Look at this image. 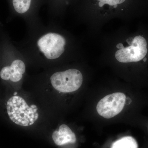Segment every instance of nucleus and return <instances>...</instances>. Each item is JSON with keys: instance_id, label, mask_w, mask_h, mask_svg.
I'll return each instance as SVG.
<instances>
[{"instance_id": "f257e3e1", "label": "nucleus", "mask_w": 148, "mask_h": 148, "mask_svg": "<svg viewBox=\"0 0 148 148\" xmlns=\"http://www.w3.org/2000/svg\"><path fill=\"white\" fill-rule=\"evenodd\" d=\"M66 43V38L57 31L56 26H35L24 42L22 54L55 61L65 52Z\"/></svg>"}, {"instance_id": "f03ea898", "label": "nucleus", "mask_w": 148, "mask_h": 148, "mask_svg": "<svg viewBox=\"0 0 148 148\" xmlns=\"http://www.w3.org/2000/svg\"><path fill=\"white\" fill-rule=\"evenodd\" d=\"M6 108L10 119L20 126L32 125L38 118L37 106L32 105L29 106L23 98L17 95L9 99Z\"/></svg>"}, {"instance_id": "7ed1b4c3", "label": "nucleus", "mask_w": 148, "mask_h": 148, "mask_svg": "<svg viewBox=\"0 0 148 148\" xmlns=\"http://www.w3.org/2000/svg\"><path fill=\"white\" fill-rule=\"evenodd\" d=\"M128 47L120 49L115 53L117 61L121 63H137L142 61L146 62L148 53V42L143 36L134 37Z\"/></svg>"}, {"instance_id": "20e7f679", "label": "nucleus", "mask_w": 148, "mask_h": 148, "mask_svg": "<svg viewBox=\"0 0 148 148\" xmlns=\"http://www.w3.org/2000/svg\"><path fill=\"white\" fill-rule=\"evenodd\" d=\"M51 84L56 90L62 92H70L79 89L83 82L82 74L76 69L56 72L50 77Z\"/></svg>"}, {"instance_id": "39448f33", "label": "nucleus", "mask_w": 148, "mask_h": 148, "mask_svg": "<svg viewBox=\"0 0 148 148\" xmlns=\"http://www.w3.org/2000/svg\"><path fill=\"white\" fill-rule=\"evenodd\" d=\"M126 96L121 92L106 95L101 99L96 106L98 114L106 119H111L119 114L125 104Z\"/></svg>"}, {"instance_id": "423d86ee", "label": "nucleus", "mask_w": 148, "mask_h": 148, "mask_svg": "<svg viewBox=\"0 0 148 148\" xmlns=\"http://www.w3.org/2000/svg\"><path fill=\"white\" fill-rule=\"evenodd\" d=\"M26 66L22 59L14 60L10 66L4 67L0 72V76L4 80L10 79L12 82L20 81L26 72Z\"/></svg>"}, {"instance_id": "0eeeda50", "label": "nucleus", "mask_w": 148, "mask_h": 148, "mask_svg": "<svg viewBox=\"0 0 148 148\" xmlns=\"http://www.w3.org/2000/svg\"><path fill=\"white\" fill-rule=\"evenodd\" d=\"M54 143L58 146L65 144H73L76 142V137L73 132L66 124H62L57 130L53 132L52 135Z\"/></svg>"}, {"instance_id": "6e6552de", "label": "nucleus", "mask_w": 148, "mask_h": 148, "mask_svg": "<svg viewBox=\"0 0 148 148\" xmlns=\"http://www.w3.org/2000/svg\"><path fill=\"white\" fill-rule=\"evenodd\" d=\"M36 0H12L14 9L23 17L29 16L34 8Z\"/></svg>"}, {"instance_id": "1a4fd4ad", "label": "nucleus", "mask_w": 148, "mask_h": 148, "mask_svg": "<svg viewBox=\"0 0 148 148\" xmlns=\"http://www.w3.org/2000/svg\"><path fill=\"white\" fill-rule=\"evenodd\" d=\"M136 140L131 136L123 137L114 142L111 148H138Z\"/></svg>"}, {"instance_id": "9d476101", "label": "nucleus", "mask_w": 148, "mask_h": 148, "mask_svg": "<svg viewBox=\"0 0 148 148\" xmlns=\"http://www.w3.org/2000/svg\"><path fill=\"white\" fill-rule=\"evenodd\" d=\"M98 1H100V2L99 3V6L102 7L106 4H108L111 6L119 4L124 2L125 0H98Z\"/></svg>"}, {"instance_id": "9b49d317", "label": "nucleus", "mask_w": 148, "mask_h": 148, "mask_svg": "<svg viewBox=\"0 0 148 148\" xmlns=\"http://www.w3.org/2000/svg\"><path fill=\"white\" fill-rule=\"evenodd\" d=\"M116 47L119 49H122L124 48V47L123 45L121 43H119L116 46Z\"/></svg>"}, {"instance_id": "f8f14e48", "label": "nucleus", "mask_w": 148, "mask_h": 148, "mask_svg": "<svg viewBox=\"0 0 148 148\" xmlns=\"http://www.w3.org/2000/svg\"><path fill=\"white\" fill-rule=\"evenodd\" d=\"M17 92H14V95H17Z\"/></svg>"}, {"instance_id": "ddd939ff", "label": "nucleus", "mask_w": 148, "mask_h": 148, "mask_svg": "<svg viewBox=\"0 0 148 148\" xmlns=\"http://www.w3.org/2000/svg\"><path fill=\"white\" fill-rule=\"evenodd\" d=\"M117 6V5H116L114 6V8H116Z\"/></svg>"}, {"instance_id": "4468645a", "label": "nucleus", "mask_w": 148, "mask_h": 148, "mask_svg": "<svg viewBox=\"0 0 148 148\" xmlns=\"http://www.w3.org/2000/svg\"></svg>"}]
</instances>
